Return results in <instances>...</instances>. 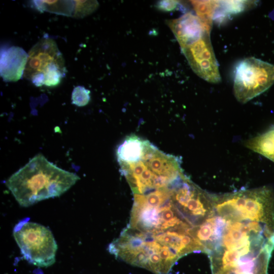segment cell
Listing matches in <instances>:
<instances>
[{"label": "cell", "instance_id": "obj_9", "mask_svg": "<svg viewBox=\"0 0 274 274\" xmlns=\"http://www.w3.org/2000/svg\"><path fill=\"white\" fill-rule=\"evenodd\" d=\"M244 145L274 162V127L245 141Z\"/></svg>", "mask_w": 274, "mask_h": 274}, {"label": "cell", "instance_id": "obj_3", "mask_svg": "<svg viewBox=\"0 0 274 274\" xmlns=\"http://www.w3.org/2000/svg\"><path fill=\"white\" fill-rule=\"evenodd\" d=\"M13 236L23 257L39 267H48L55 261L57 245L47 227L25 218L14 227Z\"/></svg>", "mask_w": 274, "mask_h": 274}, {"label": "cell", "instance_id": "obj_15", "mask_svg": "<svg viewBox=\"0 0 274 274\" xmlns=\"http://www.w3.org/2000/svg\"><path fill=\"white\" fill-rule=\"evenodd\" d=\"M181 5L177 1H160L156 5L158 9L165 12L177 9Z\"/></svg>", "mask_w": 274, "mask_h": 274}, {"label": "cell", "instance_id": "obj_1", "mask_svg": "<svg viewBox=\"0 0 274 274\" xmlns=\"http://www.w3.org/2000/svg\"><path fill=\"white\" fill-rule=\"evenodd\" d=\"M79 179L76 174L57 167L38 154L10 176L6 185L18 203L27 207L59 196Z\"/></svg>", "mask_w": 274, "mask_h": 274}, {"label": "cell", "instance_id": "obj_6", "mask_svg": "<svg viewBox=\"0 0 274 274\" xmlns=\"http://www.w3.org/2000/svg\"><path fill=\"white\" fill-rule=\"evenodd\" d=\"M167 23L181 48L199 39L206 33L211 32V30L196 15L191 12L186 13L178 18L169 20Z\"/></svg>", "mask_w": 274, "mask_h": 274}, {"label": "cell", "instance_id": "obj_14", "mask_svg": "<svg viewBox=\"0 0 274 274\" xmlns=\"http://www.w3.org/2000/svg\"><path fill=\"white\" fill-rule=\"evenodd\" d=\"M90 91L84 87H75L72 93V103L78 107L87 105L90 100Z\"/></svg>", "mask_w": 274, "mask_h": 274}, {"label": "cell", "instance_id": "obj_8", "mask_svg": "<svg viewBox=\"0 0 274 274\" xmlns=\"http://www.w3.org/2000/svg\"><path fill=\"white\" fill-rule=\"evenodd\" d=\"M146 141L133 134L126 137L117 148L116 154L118 163H133L140 159Z\"/></svg>", "mask_w": 274, "mask_h": 274}, {"label": "cell", "instance_id": "obj_10", "mask_svg": "<svg viewBox=\"0 0 274 274\" xmlns=\"http://www.w3.org/2000/svg\"><path fill=\"white\" fill-rule=\"evenodd\" d=\"M254 2L245 1H217L214 20L223 21L229 15L235 14L253 6Z\"/></svg>", "mask_w": 274, "mask_h": 274}, {"label": "cell", "instance_id": "obj_7", "mask_svg": "<svg viewBox=\"0 0 274 274\" xmlns=\"http://www.w3.org/2000/svg\"><path fill=\"white\" fill-rule=\"evenodd\" d=\"M28 54L23 49L12 46L1 52L0 73L5 82H16L24 75Z\"/></svg>", "mask_w": 274, "mask_h": 274}, {"label": "cell", "instance_id": "obj_11", "mask_svg": "<svg viewBox=\"0 0 274 274\" xmlns=\"http://www.w3.org/2000/svg\"><path fill=\"white\" fill-rule=\"evenodd\" d=\"M36 8L41 11H47L57 15L73 16L75 1H33Z\"/></svg>", "mask_w": 274, "mask_h": 274}, {"label": "cell", "instance_id": "obj_2", "mask_svg": "<svg viewBox=\"0 0 274 274\" xmlns=\"http://www.w3.org/2000/svg\"><path fill=\"white\" fill-rule=\"evenodd\" d=\"M66 72L64 60L56 42L47 37L29 51L23 75L37 87H54L60 83Z\"/></svg>", "mask_w": 274, "mask_h": 274}, {"label": "cell", "instance_id": "obj_12", "mask_svg": "<svg viewBox=\"0 0 274 274\" xmlns=\"http://www.w3.org/2000/svg\"><path fill=\"white\" fill-rule=\"evenodd\" d=\"M196 15L211 29L214 14L217 7V1H191Z\"/></svg>", "mask_w": 274, "mask_h": 274}, {"label": "cell", "instance_id": "obj_13", "mask_svg": "<svg viewBox=\"0 0 274 274\" xmlns=\"http://www.w3.org/2000/svg\"><path fill=\"white\" fill-rule=\"evenodd\" d=\"M75 9L73 17L82 18L93 13L98 7L96 1H75Z\"/></svg>", "mask_w": 274, "mask_h": 274}, {"label": "cell", "instance_id": "obj_4", "mask_svg": "<svg viewBox=\"0 0 274 274\" xmlns=\"http://www.w3.org/2000/svg\"><path fill=\"white\" fill-rule=\"evenodd\" d=\"M274 83V65L255 57L241 60L236 65L233 92L245 104L267 90Z\"/></svg>", "mask_w": 274, "mask_h": 274}, {"label": "cell", "instance_id": "obj_5", "mask_svg": "<svg viewBox=\"0 0 274 274\" xmlns=\"http://www.w3.org/2000/svg\"><path fill=\"white\" fill-rule=\"evenodd\" d=\"M191 67L202 79L212 83L221 81L219 65L212 45L210 32L181 48Z\"/></svg>", "mask_w": 274, "mask_h": 274}]
</instances>
